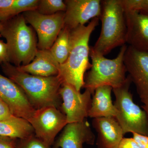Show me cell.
I'll use <instances>...</instances> for the list:
<instances>
[{
    "label": "cell",
    "instance_id": "1",
    "mask_svg": "<svg viewBox=\"0 0 148 148\" xmlns=\"http://www.w3.org/2000/svg\"><path fill=\"white\" fill-rule=\"evenodd\" d=\"M1 65L4 73L21 88L35 110L53 107L61 111L59 91L63 82L59 75L38 76L20 71L10 63Z\"/></svg>",
    "mask_w": 148,
    "mask_h": 148
},
{
    "label": "cell",
    "instance_id": "2",
    "mask_svg": "<svg viewBox=\"0 0 148 148\" xmlns=\"http://www.w3.org/2000/svg\"><path fill=\"white\" fill-rule=\"evenodd\" d=\"M100 18L91 20L86 26L81 25L70 30V51L67 60L59 65L60 76L63 84L71 85L80 91L84 84L85 73L90 69L89 41Z\"/></svg>",
    "mask_w": 148,
    "mask_h": 148
},
{
    "label": "cell",
    "instance_id": "3",
    "mask_svg": "<svg viewBox=\"0 0 148 148\" xmlns=\"http://www.w3.org/2000/svg\"><path fill=\"white\" fill-rule=\"evenodd\" d=\"M2 22L0 36L6 40L9 63L16 67L30 64L38 50V42L34 32L27 25L23 14Z\"/></svg>",
    "mask_w": 148,
    "mask_h": 148
},
{
    "label": "cell",
    "instance_id": "4",
    "mask_svg": "<svg viewBox=\"0 0 148 148\" xmlns=\"http://www.w3.org/2000/svg\"><path fill=\"white\" fill-rule=\"evenodd\" d=\"M101 34L91 47L105 56L114 49L125 45L127 27L121 0H104L101 1Z\"/></svg>",
    "mask_w": 148,
    "mask_h": 148
},
{
    "label": "cell",
    "instance_id": "5",
    "mask_svg": "<svg viewBox=\"0 0 148 148\" xmlns=\"http://www.w3.org/2000/svg\"><path fill=\"white\" fill-rule=\"evenodd\" d=\"M127 47L126 45L121 46L118 55L112 59L97 53L90 47L89 56L92 66L84 78L83 88L93 95L95 89L100 86H109L114 88L122 85L126 79L123 57Z\"/></svg>",
    "mask_w": 148,
    "mask_h": 148
},
{
    "label": "cell",
    "instance_id": "6",
    "mask_svg": "<svg viewBox=\"0 0 148 148\" xmlns=\"http://www.w3.org/2000/svg\"><path fill=\"white\" fill-rule=\"evenodd\" d=\"M129 75L125 82L119 87L113 88L115 101L114 103L118 112L115 119L123 135L128 132L148 136V117L145 111L134 103L129 89L132 83Z\"/></svg>",
    "mask_w": 148,
    "mask_h": 148
},
{
    "label": "cell",
    "instance_id": "7",
    "mask_svg": "<svg viewBox=\"0 0 148 148\" xmlns=\"http://www.w3.org/2000/svg\"><path fill=\"white\" fill-rule=\"evenodd\" d=\"M22 14L26 22L31 24L36 32L38 49H50L64 27L65 12L44 15L36 10H31Z\"/></svg>",
    "mask_w": 148,
    "mask_h": 148
},
{
    "label": "cell",
    "instance_id": "8",
    "mask_svg": "<svg viewBox=\"0 0 148 148\" xmlns=\"http://www.w3.org/2000/svg\"><path fill=\"white\" fill-rule=\"evenodd\" d=\"M35 135L48 145H52L58 133L68 124L66 115L55 107L36 110L29 122Z\"/></svg>",
    "mask_w": 148,
    "mask_h": 148
},
{
    "label": "cell",
    "instance_id": "9",
    "mask_svg": "<svg viewBox=\"0 0 148 148\" xmlns=\"http://www.w3.org/2000/svg\"><path fill=\"white\" fill-rule=\"evenodd\" d=\"M62 103L61 111L66 115L68 123L83 121L88 117L92 93L88 89L83 93L71 85L64 83L59 91Z\"/></svg>",
    "mask_w": 148,
    "mask_h": 148
},
{
    "label": "cell",
    "instance_id": "10",
    "mask_svg": "<svg viewBox=\"0 0 148 148\" xmlns=\"http://www.w3.org/2000/svg\"><path fill=\"white\" fill-rule=\"evenodd\" d=\"M0 98L8 105L14 116L24 118L29 122L36 110L21 88L1 74Z\"/></svg>",
    "mask_w": 148,
    "mask_h": 148
},
{
    "label": "cell",
    "instance_id": "11",
    "mask_svg": "<svg viewBox=\"0 0 148 148\" xmlns=\"http://www.w3.org/2000/svg\"><path fill=\"white\" fill-rule=\"evenodd\" d=\"M123 62L140 98H148V52L129 46L124 53Z\"/></svg>",
    "mask_w": 148,
    "mask_h": 148
},
{
    "label": "cell",
    "instance_id": "12",
    "mask_svg": "<svg viewBox=\"0 0 148 148\" xmlns=\"http://www.w3.org/2000/svg\"><path fill=\"white\" fill-rule=\"evenodd\" d=\"M64 26L71 30L85 25L89 20L100 18L102 11L100 0H66Z\"/></svg>",
    "mask_w": 148,
    "mask_h": 148
},
{
    "label": "cell",
    "instance_id": "13",
    "mask_svg": "<svg viewBox=\"0 0 148 148\" xmlns=\"http://www.w3.org/2000/svg\"><path fill=\"white\" fill-rule=\"evenodd\" d=\"M95 135L86 119L68 123L55 143L54 148H83L84 144L93 145Z\"/></svg>",
    "mask_w": 148,
    "mask_h": 148
},
{
    "label": "cell",
    "instance_id": "14",
    "mask_svg": "<svg viewBox=\"0 0 148 148\" xmlns=\"http://www.w3.org/2000/svg\"><path fill=\"white\" fill-rule=\"evenodd\" d=\"M124 12L126 43L137 50L148 52V14L139 11Z\"/></svg>",
    "mask_w": 148,
    "mask_h": 148
},
{
    "label": "cell",
    "instance_id": "15",
    "mask_svg": "<svg viewBox=\"0 0 148 148\" xmlns=\"http://www.w3.org/2000/svg\"><path fill=\"white\" fill-rule=\"evenodd\" d=\"M92 125L97 133L96 145L98 148H118L124 135L115 118L93 119Z\"/></svg>",
    "mask_w": 148,
    "mask_h": 148
},
{
    "label": "cell",
    "instance_id": "16",
    "mask_svg": "<svg viewBox=\"0 0 148 148\" xmlns=\"http://www.w3.org/2000/svg\"><path fill=\"white\" fill-rule=\"evenodd\" d=\"M59 64L51 55L49 49H39L34 60L25 66L16 67L18 71L42 77L58 75Z\"/></svg>",
    "mask_w": 148,
    "mask_h": 148
},
{
    "label": "cell",
    "instance_id": "17",
    "mask_svg": "<svg viewBox=\"0 0 148 148\" xmlns=\"http://www.w3.org/2000/svg\"><path fill=\"white\" fill-rule=\"evenodd\" d=\"M113 88L109 86H103L96 88L92 95L91 107L88 117L92 118L114 117L118 112L112 101L111 93Z\"/></svg>",
    "mask_w": 148,
    "mask_h": 148
},
{
    "label": "cell",
    "instance_id": "18",
    "mask_svg": "<svg viewBox=\"0 0 148 148\" xmlns=\"http://www.w3.org/2000/svg\"><path fill=\"white\" fill-rule=\"evenodd\" d=\"M34 135V130L32 125L24 118L13 116L0 121V136L22 140Z\"/></svg>",
    "mask_w": 148,
    "mask_h": 148
},
{
    "label": "cell",
    "instance_id": "19",
    "mask_svg": "<svg viewBox=\"0 0 148 148\" xmlns=\"http://www.w3.org/2000/svg\"><path fill=\"white\" fill-rule=\"evenodd\" d=\"M49 50L59 65L66 62L70 51V29L64 27Z\"/></svg>",
    "mask_w": 148,
    "mask_h": 148
},
{
    "label": "cell",
    "instance_id": "20",
    "mask_svg": "<svg viewBox=\"0 0 148 148\" xmlns=\"http://www.w3.org/2000/svg\"><path fill=\"white\" fill-rule=\"evenodd\" d=\"M39 0H14L9 6L0 9V22H4L28 11L36 10Z\"/></svg>",
    "mask_w": 148,
    "mask_h": 148
},
{
    "label": "cell",
    "instance_id": "21",
    "mask_svg": "<svg viewBox=\"0 0 148 148\" xmlns=\"http://www.w3.org/2000/svg\"><path fill=\"white\" fill-rule=\"evenodd\" d=\"M66 6L62 0H40L36 11L44 15H52L60 12H65Z\"/></svg>",
    "mask_w": 148,
    "mask_h": 148
},
{
    "label": "cell",
    "instance_id": "22",
    "mask_svg": "<svg viewBox=\"0 0 148 148\" xmlns=\"http://www.w3.org/2000/svg\"><path fill=\"white\" fill-rule=\"evenodd\" d=\"M16 148H50V146L34 135L27 139H18Z\"/></svg>",
    "mask_w": 148,
    "mask_h": 148
},
{
    "label": "cell",
    "instance_id": "23",
    "mask_svg": "<svg viewBox=\"0 0 148 148\" xmlns=\"http://www.w3.org/2000/svg\"><path fill=\"white\" fill-rule=\"evenodd\" d=\"M127 7L130 11H139L148 14V0H130Z\"/></svg>",
    "mask_w": 148,
    "mask_h": 148
},
{
    "label": "cell",
    "instance_id": "24",
    "mask_svg": "<svg viewBox=\"0 0 148 148\" xmlns=\"http://www.w3.org/2000/svg\"><path fill=\"white\" fill-rule=\"evenodd\" d=\"M18 139L0 136V148H16Z\"/></svg>",
    "mask_w": 148,
    "mask_h": 148
},
{
    "label": "cell",
    "instance_id": "25",
    "mask_svg": "<svg viewBox=\"0 0 148 148\" xmlns=\"http://www.w3.org/2000/svg\"><path fill=\"white\" fill-rule=\"evenodd\" d=\"M9 63L8 47L6 43L0 40V65Z\"/></svg>",
    "mask_w": 148,
    "mask_h": 148
},
{
    "label": "cell",
    "instance_id": "26",
    "mask_svg": "<svg viewBox=\"0 0 148 148\" xmlns=\"http://www.w3.org/2000/svg\"><path fill=\"white\" fill-rule=\"evenodd\" d=\"M13 116L8 106L0 98V121L8 119Z\"/></svg>",
    "mask_w": 148,
    "mask_h": 148
},
{
    "label": "cell",
    "instance_id": "27",
    "mask_svg": "<svg viewBox=\"0 0 148 148\" xmlns=\"http://www.w3.org/2000/svg\"><path fill=\"white\" fill-rule=\"evenodd\" d=\"M132 138L140 148H148V136L136 133H132Z\"/></svg>",
    "mask_w": 148,
    "mask_h": 148
},
{
    "label": "cell",
    "instance_id": "28",
    "mask_svg": "<svg viewBox=\"0 0 148 148\" xmlns=\"http://www.w3.org/2000/svg\"><path fill=\"white\" fill-rule=\"evenodd\" d=\"M118 148H140L133 138H124L122 139Z\"/></svg>",
    "mask_w": 148,
    "mask_h": 148
},
{
    "label": "cell",
    "instance_id": "29",
    "mask_svg": "<svg viewBox=\"0 0 148 148\" xmlns=\"http://www.w3.org/2000/svg\"><path fill=\"white\" fill-rule=\"evenodd\" d=\"M14 0H0V9L9 6L12 4Z\"/></svg>",
    "mask_w": 148,
    "mask_h": 148
},
{
    "label": "cell",
    "instance_id": "30",
    "mask_svg": "<svg viewBox=\"0 0 148 148\" xmlns=\"http://www.w3.org/2000/svg\"><path fill=\"white\" fill-rule=\"evenodd\" d=\"M141 101L144 104L142 108L145 111L148 117V98H142L141 99Z\"/></svg>",
    "mask_w": 148,
    "mask_h": 148
},
{
    "label": "cell",
    "instance_id": "31",
    "mask_svg": "<svg viewBox=\"0 0 148 148\" xmlns=\"http://www.w3.org/2000/svg\"><path fill=\"white\" fill-rule=\"evenodd\" d=\"M2 22H0V32H1V30L2 28Z\"/></svg>",
    "mask_w": 148,
    "mask_h": 148
}]
</instances>
